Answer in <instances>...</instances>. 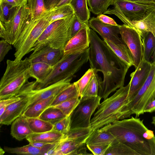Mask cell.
I'll list each match as a JSON object with an SVG mask.
<instances>
[{
	"label": "cell",
	"mask_w": 155,
	"mask_h": 155,
	"mask_svg": "<svg viewBox=\"0 0 155 155\" xmlns=\"http://www.w3.org/2000/svg\"><path fill=\"white\" fill-rule=\"evenodd\" d=\"M89 37L88 61L91 68L103 74V80L98 96L105 100L111 93L124 86L125 77L130 67L90 28Z\"/></svg>",
	"instance_id": "cell-1"
},
{
	"label": "cell",
	"mask_w": 155,
	"mask_h": 155,
	"mask_svg": "<svg viewBox=\"0 0 155 155\" xmlns=\"http://www.w3.org/2000/svg\"><path fill=\"white\" fill-rule=\"evenodd\" d=\"M111 133L119 142L138 155H155V135L137 117L116 120L102 127Z\"/></svg>",
	"instance_id": "cell-2"
},
{
	"label": "cell",
	"mask_w": 155,
	"mask_h": 155,
	"mask_svg": "<svg viewBox=\"0 0 155 155\" xmlns=\"http://www.w3.org/2000/svg\"><path fill=\"white\" fill-rule=\"evenodd\" d=\"M89 48L74 54L64 55L54 66L53 70L43 81L28 82L26 85L34 89L44 88L65 78L75 76V74L87 62L89 59Z\"/></svg>",
	"instance_id": "cell-3"
},
{
	"label": "cell",
	"mask_w": 155,
	"mask_h": 155,
	"mask_svg": "<svg viewBox=\"0 0 155 155\" xmlns=\"http://www.w3.org/2000/svg\"><path fill=\"white\" fill-rule=\"evenodd\" d=\"M54 8L48 9L34 18H31L26 23L18 39L13 45L15 61L22 60L31 51L47 28L51 24Z\"/></svg>",
	"instance_id": "cell-4"
},
{
	"label": "cell",
	"mask_w": 155,
	"mask_h": 155,
	"mask_svg": "<svg viewBox=\"0 0 155 155\" xmlns=\"http://www.w3.org/2000/svg\"><path fill=\"white\" fill-rule=\"evenodd\" d=\"M130 84L117 90L111 97L100 104L91 119L90 127L93 132L105 125L121 119L122 111L125 104Z\"/></svg>",
	"instance_id": "cell-5"
},
{
	"label": "cell",
	"mask_w": 155,
	"mask_h": 155,
	"mask_svg": "<svg viewBox=\"0 0 155 155\" xmlns=\"http://www.w3.org/2000/svg\"><path fill=\"white\" fill-rule=\"evenodd\" d=\"M31 63L28 58L19 61L7 60L6 69L0 82V100L16 96L28 82Z\"/></svg>",
	"instance_id": "cell-6"
},
{
	"label": "cell",
	"mask_w": 155,
	"mask_h": 155,
	"mask_svg": "<svg viewBox=\"0 0 155 155\" xmlns=\"http://www.w3.org/2000/svg\"><path fill=\"white\" fill-rule=\"evenodd\" d=\"M74 16V15L51 23L36 41L32 51L36 52L46 46L64 50L71 38V28Z\"/></svg>",
	"instance_id": "cell-7"
},
{
	"label": "cell",
	"mask_w": 155,
	"mask_h": 155,
	"mask_svg": "<svg viewBox=\"0 0 155 155\" xmlns=\"http://www.w3.org/2000/svg\"><path fill=\"white\" fill-rule=\"evenodd\" d=\"M112 5L113 8L103 14L114 15L124 24L132 27L131 21L143 18L155 8L154 3H139L127 0H114Z\"/></svg>",
	"instance_id": "cell-8"
},
{
	"label": "cell",
	"mask_w": 155,
	"mask_h": 155,
	"mask_svg": "<svg viewBox=\"0 0 155 155\" xmlns=\"http://www.w3.org/2000/svg\"><path fill=\"white\" fill-rule=\"evenodd\" d=\"M31 18L26 0L15 9L7 21H0V37L13 45Z\"/></svg>",
	"instance_id": "cell-9"
},
{
	"label": "cell",
	"mask_w": 155,
	"mask_h": 155,
	"mask_svg": "<svg viewBox=\"0 0 155 155\" xmlns=\"http://www.w3.org/2000/svg\"><path fill=\"white\" fill-rule=\"evenodd\" d=\"M72 78V77L67 78L49 86L39 89H32L28 87L26 83L16 95L25 97L28 99V103L24 111L28 107L38 102L59 94L71 84L70 82Z\"/></svg>",
	"instance_id": "cell-10"
},
{
	"label": "cell",
	"mask_w": 155,
	"mask_h": 155,
	"mask_svg": "<svg viewBox=\"0 0 155 155\" xmlns=\"http://www.w3.org/2000/svg\"><path fill=\"white\" fill-rule=\"evenodd\" d=\"M97 97L80 99V101L71 115V128L90 127L91 117L100 103Z\"/></svg>",
	"instance_id": "cell-11"
},
{
	"label": "cell",
	"mask_w": 155,
	"mask_h": 155,
	"mask_svg": "<svg viewBox=\"0 0 155 155\" xmlns=\"http://www.w3.org/2000/svg\"><path fill=\"white\" fill-rule=\"evenodd\" d=\"M119 29L120 37L130 52L136 69L143 57V45L141 37L134 28L124 24L120 25Z\"/></svg>",
	"instance_id": "cell-12"
},
{
	"label": "cell",
	"mask_w": 155,
	"mask_h": 155,
	"mask_svg": "<svg viewBox=\"0 0 155 155\" xmlns=\"http://www.w3.org/2000/svg\"><path fill=\"white\" fill-rule=\"evenodd\" d=\"M151 67L150 63L142 58L135 71L131 74L130 88L125 105L133 98L143 85L149 75Z\"/></svg>",
	"instance_id": "cell-13"
},
{
	"label": "cell",
	"mask_w": 155,
	"mask_h": 155,
	"mask_svg": "<svg viewBox=\"0 0 155 155\" xmlns=\"http://www.w3.org/2000/svg\"><path fill=\"white\" fill-rule=\"evenodd\" d=\"M88 25L90 28L97 32L103 39L116 44L124 42L121 38L119 37L120 25L106 24L100 21L97 17H93L89 20Z\"/></svg>",
	"instance_id": "cell-14"
},
{
	"label": "cell",
	"mask_w": 155,
	"mask_h": 155,
	"mask_svg": "<svg viewBox=\"0 0 155 155\" xmlns=\"http://www.w3.org/2000/svg\"><path fill=\"white\" fill-rule=\"evenodd\" d=\"M86 142L62 139L47 153V155H91L87 151Z\"/></svg>",
	"instance_id": "cell-15"
},
{
	"label": "cell",
	"mask_w": 155,
	"mask_h": 155,
	"mask_svg": "<svg viewBox=\"0 0 155 155\" xmlns=\"http://www.w3.org/2000/svg\"><path fill=\"white\" fill-rule=\"evenodd\" d=\"M90 29L89 27L83 28L70 39L64 49V55L74 54L89 48Z\"/></svg>",
	"instance_id": "cell-16"
},
{
	"label": "cell",
	"mask_w": 155,
	"mask_h": 155,
	"mask_svg": "<svg viewBox=\"0 0 155 155\" xmlns=\"http://www.w3.org/2000/svg\"><path fill=\"white\" fill-rule=\"evenodd\" d=\"M64 55L63 50L46 46L33 52L28 58L31 62H41L54 66Z\"/></svg>",
	"instance_id": "cell-17"
},
{
	"label": "cell",
	"mask_w": 155,
	"mask_h": 155,
	"mask_svg": "<svg viewBox=\"0 0 155 155\" xmlns=\"http://www.w3.org/2000/svg\"><path fill=\"white\" fill-rule=\"evenodd\" d=\"M19 100L7 106L4 113L0 116L1 124L9 125L21 116L27 106L28 100L22 97Z\"/></svg>",
	"instance_id": "cell-18"
},
{
	"label": "cell",
	"mask_w": 155,
	"mask_h": 155,
	"mask_svg": "<svg viewBox=\"0 0 155 155\" xmlns=\"http://www.w3.org/2000/svg\"><path fill=\"white\" fill-rule=\"evenodd\" d=\"M56 144L48 143L42 148L35 147L30 143L22 147H15L5 146L4 150L8 153L18 155H47L48 152Z\"/></svg>",
	"instance_id": "cell-19"
},
{
	"label": "cell",
	"mask_w": 155,
	"mask_h": 155,
	"mask_svg": "<svg viewBox=\"0 0 155 155\" xmlns=\"http://www.w3.org/2000/svg\"><path fill=\"white\" fill-rule=\"evenodd\" d=\"M33 133L29 126L27 118L21 115L12 123L11 134L17 140L21 141Z\"/></svg>",
	"instance_id": "cell-20"
},
{
	"label": "cell",
	"mask_w": 155,
	"mask_h": 155,
	"mask_svg": "<svg viewBox=\"0 0 155 155\" xmlns=\"http://www.w3.org/2000/svg\"><path fill=\"white\" fill-rule=\"evenodd\" d=\"M118 142H119L111 133L101 128L93 132L87 140L86 144L111 145Z\"/></svg>",
	"instance_id": "cell-21"
},
{
	"label": "cell",
	"mask_w": 155,
	"mask_h": 155,
	"mask_svg": "<svg viewBox=\"0 0 155 155\" xmlns=\"http://www.w3.org/2000/svg\"><path fill=\"white\" fill-rule=\"evenodd\" d=\"M134 28L141 36L147 32L152 33L155 37V8L143 18L131 21Z\"/></svg>",
	"instance_id": "cell-22"
},
{
	"label": "cell",
	"mask_w": 155,
	"mask_h": 155,
	"mask_svg": "<svg viewBox=\"0 0 155 155\" xmlns=\"http://www.w3.org/2000/svg\"><path fill=\"white\" fill-rule=\"evenodd\" d=\"M154 99H155V74L146 91L131 110L130 115L134 114L136 117H138L140 115L143 114L146 105Z\"/></svg>",
	"instance_id": "cell-23"
},
{
	"label": "cell",
	"mask_w": 155,
	"mask_h": 155,
	"mask_svg": "<svg viewBox=\"0 0 155 155\" xmlns=\"http://www.w3.org/2000/svg\"><path fill=\"white\" fill-rule=\"evenodd\" d=\"M53 68L54 66L41 62H31L29 68L30 75L35 79V82L40 83L47 77Z\"/></svg>",
	"instance_id": "cell-24"
},
{
	"label": "cell",
	"mask_w": 155,
	"mask_h": 155,
	"mask_svg": "<svg viewBox=\"0 0 155 155\" xmlns=\"http://www.w3.org/2000/svg\"><path fill=\"white\" fill-rule=\"evenodd\" d=\"M140 37L143 45L142 58L155 64V37L150 32L145 33Z\"/></svg>",
	"instance_id": "cell-25"
},
{
	"label": "cell",
	"mask_w": 155,
	"mask_h": 155,
	"mask_svg": "<svg viewBox=\"0 0 155 155\" xmlns=\"http://www.w3.org/2000/svg\"><path fill=\"white\" fill-rule=\"evenodd\" d=\"M107 45L115 54L130 67L134 65L130 52L124 42L115 44L105 39H103Z\"/></svg>",
	"instance_id": "cell-26"
},
{
	"label": "cell",
	"mask_w": 155,
	"mask_h": 155,
	"mask_svg": "<svg viewBox=\"0 0 155 155\" xmlns=\"http://www.w3.org/2000/svg\"><path fill=\"white\" fill-rule=\"evenodd\" d=\"M64 134L51 130L41 133H33L28 136L26 139L29 142H39L48 143H57L63 138Z\"/></svg>",
	"instance_id": "cell-27"
},
{
	"label": "cell",
	"mask_w": 155,
	"mask_h": 155,
	"mask_svg": "<svg viewBox=\"0 0 155 155\" xmlns=\"http://www.w3.org/2000/svg\"><path fill=\"white\" fill-rule=\"evenodd\" d=\"M57 95H54L47 99L41 100L28 107L22 115L27 118L39 117L44 110L50 106Z\"/></svg>",
	"instance_id": "cell-28"
},
{
	"label": "cell",
	"mask_w": 155,
	"mask_h": 155,
	"mask_svg": "<svg viewBox=\"0 0 155 155\" xmlns=\"http://www.w3.org/2000/svg\"><path fill=\"white\" fill-rule=\"evenodd\" d=\"M70 4L74 15L81 22L88 25L90 12L87 6V0H71Z\"/></svg>",
	"instance_id": "cell-29"
},
{
	"label": "cell",
	"mask_w": 155,
	"mask_h": 155,
	"mask_svg": "<svg viewBox=\"0 0 155 155\" xmlns=\"http://www.w3.org/2000/svg\"><path fill=\"white\" fill-rule=\"evenodd\" d=\"M93 133L90 127L71 128L68 133L64 134L62 139L70 140L79 142L86 143L87 140Z\"/></svg>",
	"instance_id": "cell-30"
},
{
	"label": "cell",
	"mask_w": 155,
	"mask_h": 155,
	"mask_svg": "<svg viewBox=\"0 0 155 155\" xmlns=\"http://www.w3.org/2000/svg\"><path fill=\"white\" fill-rule=\"evenodd\" d=\"M76 96L79 97V96L78 88L73 83L71 84L58 94L50 106H55Z\"/></svg>",
	"instance_id": "cell-31"
},
{
	"label": "cell",
	"mask_w": 155,
	"mask_h": 155,
	"mask_svg": "<svg viewBox=\"0 0 155 155\" xmlns=\"http://www.w3.org/2000/svg\"><path fill=\"white\" fill-rule=\"evenodd\" d=\"M30 128L35 133H41L52 130L53 125L39 118H27Z\"/></svg>",
	"instance_id": "cell-32"
},
{
	"label": "cell",
	"mask_w": 155,
	"mask_h": 155,
	"mask_svg": "<svg viewBox=\"0 0 155 155\" xmlns=\"http://www.w3.org/2000/svg\"><path fill=\"white\" fill-rule=\"evenodd\" d=\"M96 71L86 87L80 99L97 97L102 82V79Z\"/></svg>",
	"instance_id": "cell-33"
},
{
	"label": "cell",
	"mask_w": 155,
	"mask_h": 155,
	"mask_svg": "<svg viewBox=\"0 0 155 155\" xmlns=\"http://www.w3.org/2000/svg\"><path fill=\"white\" fill-rule=\"evenodd\" d=\"M66 116L58 108L54 106H49L38 118L53 124Z\"/></svg>",
	"instance_id": "cell-34"
},
{
	"label": "cell",
	"mask_w": 155,
	"mask_h": 155,
	"mask_svg": "<svg viewBox=\"0 0 155 155\" xmlns=\"http://www.w3.org/2000/svg\"><path fill=\"white\" fill-rule=\"evenodd\" d=\"M114 0H87L89 10L95 15L103 14L110 5H113Z\"/></svg>",
	"instance_id": "cell-35"
},
{
	"label": "cell",
	"mask_w": 155,
	"mask_h": 155,
	"mask_svg": "<svg viewBox=\"0 0 155 155\" xmlns=\"http://www.w3.org/2000/svg\"><path fill=\"white\" fill-rule=\"evenodd\" d=\"M138 155L135 151L124 144L118 142L110 145L104 155Z\"/></svg>",
	"instance_id": "cell-36"
},
{
	"label": "cell",
	"mask_w": 155,
	"mask_h": 155,
	"mask_svg": "<svg viewBox=\"0 0 155 155\" xmlns=\"http://www.w3.org/2000/svg\"><path fill=\"white\" fill-rule=\"evenodd\" d=\"M74 15L73 9L70 3L56 6L54 8L51 24L55 21L65 19Z\"/></svg>",
	"instance_id": "cell-37"
},
{
	"label": "cell",
	"mask_w": 155,
	"mask_h": 155,
	"mask_svg": "<svg viewBox=\"0 0 155 155\" xmlns=\"http://www.w3.org/2000/svg\"><path fill=\"white\" fill-rule=\"evenodd\" d=\"M96 71L98 72L97 70L90 68L79 80L74 82L78 88L80 98L82 97L84 91Z\"/></svg>",
	"instance_id": "cell-38"
},
{
	"label": "cell",
	"mask_w": 155,
	"mask_h": 155,
	"mask_svg": "<svg viewBox=\"0 0 155 155\" xmlns=\"http://www.w3.org/2000/svg\"><path fill=\"white\" fill-rule=\"evenodd\" d=\"M27 3L31 18L36 17L47 10L44 0H27Z\"/></svg>",
	"instance_id": "cell-39"
},
{
	"label": "cell",
	"mask_w": 155,
	"mask_h": 155,
	"mask_svg": "<svg viewBox=\"0 0 155 155\" xmlns=\"http://www.w3.org/2000/svg\"><path fill=\"white\" fill-rule=\"evenodd\" d=\"M79 96H76L54 106L58 108L66 116L70 115L80 101Z\"/></svg>",
	"instance_id": "cell-40"
},
{
	"label": "cell",
	"mask_w": 155,
	"mask_h": 155,
	"mask_svg": "<svg viewBox=\"0 0 155 155\" xmlns=\"http://www.w3.org/2000/svg\"><path fill=\"white\" fill-rule=\"evenodd\" d=\"M71 115L66 116L53 124L52 130L64 134L68 133L71 129Z\"/></svg>",
	"instance_id": "cell-41"
},
{
	"label": "cell",
	"mask_w": 155,
	"mask_h": 155,
	"mask_svg": "<svg viewBox=\"0 0 155 155\" xmlns=\"http://www.w3.org/2000/svg\"><path fill=\"white\" fill-rule=\"evenodd\" d=\"M0 21H7L17 7L2 1H0Z\"/></svg>",
	"instance_id": "cell-42"
},
{
	"label": "cell",
	"mask_w": 155,
	"mask_h": 155,
	"mask_svg": "<svg viewBox=\"0 0 155 155\" xmlns=\"http://www.w3.org/2000/svg\"><path fill=\"white\" fill-rule=\"evenodd\" d=\"M87 27H89L88 25L81 22L74 15L71 28L70 39L82 28Z\"/></svg>",
	"instance_id": "cell-43"
},
{
	"label": "cell",
	"mask_w": 155,
	"mask_h": 155,
	"mask_svg": "<svg viewBox=\"0 0 155 155\" xmlns=\"http://www.w3.org/2000/svg\"><path fill=\"white\" fill-rule=\"evenodd\" d=\"M110 145H86L87 148L94 155H104Z\"/></svg>",
	"instance_id": "cell-44"
},
{
	"label": "cell",
	"mask_w": 155,
	"mask_h": 155,
	"mask_svg": "<svg viewBox=\"0 0 155 155\" xmlns=\"http://www.w3.org/2000/svg\"><path fill=\"white\" fill-rule=\"evenodd\" d=\"M12 49L11 45L5 40L0 41V62L3 60L5 56Z\"/></svg>",
	"instance_id": "cell-45"
},
{
	"label": "cell",
	"mask_w": 155,
	"mask_h": 155,
	"mask_svg": "<svg viewBox=\"0 0 155 155\" xmlns=\"http://www.w3.org/2000/svg\"><path fill=\"white\" fill-rule=\"evenodd\" d=\"M22 97L16 95L13 97L0 101V109L3 107H6L21 99Z\"/></svg>",
	"instance_id": "cell-46"
},
{
	"label": "cell",
	"mask_w": 155,
	"mask_h": 155,
	"mask_svg": "<svg viewBox=\"0 0 155 155\" xmlns=\"http://www.w3.org/2000/svg\"><path fill=\"white\" fill-rule=\"evenodd\" d=\"M97 17L100 21L104 23L115 25H118L113 19L103 14L98 15Z\"/></svg>",
	"instance_id": "cell-47"
},
{
	"label": "cell",
	"mask_w": 155,
	"mask_h": 155,
	"mask_svg": "<svg viewBox=\"0 0 155 155\" xmlns=\"http://www.w3.org/2000/svg\"><path fill=\"white\" fill-rule=\"evenodd\" d=\"M61 0H44L45 6L47 10L56 7Z\"/></svg>",
	"instance_id": "cell-48"
},
{
	"label": "cell",
	"mask_w": 155,
	"mask_h": 155,
	"mask_svg": "<svg viewBox=\"0 0 155 155\" xmlns=\"http://www.w3.org/2000/svg\"><path fill=\"white\" fill-rule=\"evenodd\" d=\"M155 112V99L149 102L146 106L144 113H152Z\"/></svg>",
	"instance_id": "cell-49"
},
{
	"label": "cell",
	"mask_w": 155,
	"mask_h": 155,
	"mask_svg": "<svg viewBox=\"0 0 155 155\" xmlns=\"http://www.w3.org/2000/svg\"><path fill=\"white\" fill-rule=\"evenodd\" d=\"M26 0H0L8 3L13 6L18 7L22 4Z\"/></svg>",
	"instance_id": "cell-50"
},
{
	"label": "cell",
	"mask_w": 155,
	"mask_h": 155,
	"mask_svg": "<svg viewBox=\"0 0 155 155\" xmlns=\"http://www.w3.org/2000/svg\"><path fill=\"white\" fill-rule=\"evenodd\" d=\"M29 143L33 146L38 148H42L46 145L48 144L46 143L35 141H31Z\"/></svg>",
	"instance_id": "cell-51"
},
{
	"label": "cell",
	"mask_w": 155,
	"mask_h": 155,
	"mask_svg": "<svg viewBox=\"0 0 155 155\" xmlns=\"http://www.w3.org/2000/svg\"><path fill=\"white\" fill-rule=\"evenodd\" d=\"M128 1L141 4H152L154 3V0H127Z\"/></svg>",
	"instance_id": "cell-52"
},
{
	"label": "cell",
	"mask_w": 155,
	"mask_h": 155,
	"mask_svg": "<svg viewBox=\"0 0 155 155\" xmlns=\"http://www.w3.org/2000/svg\"><path fill=\"white\" fill-rule=\"evenodd\" d=\"M71 0H61L56 6H59L65 4H69Z\"/></svg>",
	"instance_id": "cell-53"
},
{
	"label": "cell",
	"mask_w": 155,
	"mask_h": 155,
	"mask_svg": "<svg viewBox=\"0 0 155 155\" xmlns=\"http://www.w3.org/2000/svg\"><path fill=\"white\" fill-rule=\"evenodd\" d=\"M151 123L155 126V116L152 117Z\"/></svg>",
	"instance_id": "cell-54"
},
{
	"label": "cell",
	"mask_w": 155,
	"mask_h": 155,
	"mask_svg": "<svg viewBox=\"0 0 155 155\" xmlns=\"http://www.w3.org/2000/svg\"><path fill=\"white\" fill-rule=\"evenodd\" d=\"M5 150H3L1 147H0V155H3V154L4 153H5Z\"/></svg>",
	"instance_id": "cell-55"
},
{
	"label": "cell",
	"mask_w": 155,
	"mask_h": 155,
	"mask_svg": "<svg viewBox=\"0 0 155 155\" xmlns=\"http://www.w3.org/2000/svg\"><path fill=\"white\" fill-rule=\"evenodd\" d=\"M153 2L154 4H155V0H153Z\"/></svg>",
	"instance_id": "cell-56"
}]
</instances>
